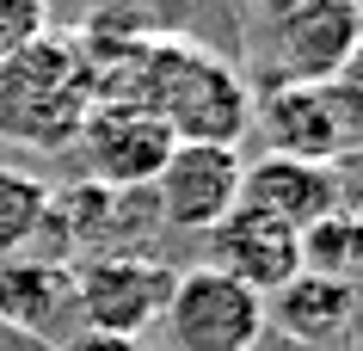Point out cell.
Returning a JSON list of instances; mask_svg holds the SVG:
<instances>
[{
  "label": "cell",
  "instance_id": "7",
  "mask_svg": "<svg viewBox=\"0 0 363 351\" xmlns=\"http://www.w3.org/2000/svg\"><path fill=\"white\" fill-rule=\"evenodd\" d=\"M240 179H247V160L240 148H203V142H179L160 167V179L148 185L160 222L179 234H210L222 228L240 204Z\"/></svg>",
  "mask_w": 363,
  "mask_h": 351
},
{
  "label": "cell",
  "instance_id": "6",
  "mask_svg": "<svg viewBox=\"0 0 363 351\" xmlns=\"http://www.w3.org/2000/svg\"><path fill=\"white\" fill-rule=\"evenodd\" d=\"M363 38V6L357 0H284L271 19V80L289 87H326L339 80Z\"/></svg>",
  "mask_w": 363,
  "mask_h": 351
},
{
  "label": "cell",
  "instance_id": "8",
  "mask_svg": "<svg viewBox=\"0 0 363 351\" xmlns=\"http://www.w3.org/2000/svg\"><path fill=\"white\" fill-rule=\"evenodd\" d=\"M216 272H228L234 284H247L252 296H277L284 284L302 277V234L277 222V216L252 210V204H234V216L222 228H210V259Z\"/></svg>",
  "mask_w": 363,
  "mask_h": 351
},
{
  "label": "cell",
  "instance_id": "4",
  "mask_svg": "<svg viewBox=\"0 0 363 351\" xmlns=\"http://www.w3.org/2000/svg\"><path fill=\"white\" fill-rule=\"evenodd\" d=\"M80 155H86V179L105 191H148L167 155L179 148L172 130L148 105H123V99H93V111L80 123Z\"/></svg>",
  "mask_w": 363,
  "mask_h": 351
},
{
  "label": "cell",
  "instance_id": "14",
  "mask_svg": "<svg viewBox=\"0 0 363 351\" xmlns=\"http://www.w3.org/2000/svg\"><path fill=\"white\" fill-rule=\"evenodd\" d=\"M339 99H345V111H351V123H357V136H363V38H357V50H351V62L339 68Z\"/></svg>",
  "mask_w": 363,
  "mask_h": 351
},
{
  "label": "cell",
  "instance_id": "1",
  "mask_svg": "<svg viewBox=\"0 0 363 351\" xmlns=\"http://www.w3.org/2000/svg\"><path fill=\"white\" fill-rule=\"evenodd\" d=\"M93 62L74 38H38L0 62V142H25L43 155H62L80 142V123L93 111Z\"/></svg>",
  "mask_w": 363,
  "mask_h": 351
},
{
  "label": "cell",
  "instance_id": "10",
  "mask_svg": "<svg viewBox=\"0 0 363 351\" xmlns=\"http://www.w3.org/2000/svg\"><path fill=\"white\" fill-rule=\"evenodd\" d=\"M265 327H277L289 345H302V351H326V345H339V339L357 333V290L302 272L296 284H284L265 302Z\"/></svg>",
  "mask_w": 363,
  "mask_h": 351
},
{
  "label": "cell",
  "instance_id": "5",
  "mask_svg": "<svg viewBox=\"0 0 363 351\" xmlns=\"http://www.w3.org/2000/svg\"><path fill=\"white\" fill-rule=\"evenodd\" d=\"M252 123L265 130L271 155L289 160H314V167H339L345 155H357L363 136L351 111H345L339 87H289V80H271L265 93L252 99Z\"/></svg>",
  "mask_w": 363,
  "mask_h": 351
},
{
  "label": "cell",
  "instance_id": "11",
  "mask_svg": "<svg viewBox=\"0 0 363 351\" xmlns=\"http://www.w3.org/2000/svg\"><path fill=\"white\" fill-rule=\"evenodd\" d=\"M302 272L333 284H363V210H333L314 228H302Z\"/></svg>",
  "mask_w": 363,
  "mask_h": 351
},
{
  "label": "cell",
  "instance_id": "13",
  "mask_svg": "<svg viewBox=\"0 0 363 351\" xmlns=\"http://www.w3.org/2000/svg\"><path fill=\"white\" fill-rule=\"evenodd\" d=\"M38 38H50V0H0V62Z\"/></svg>",
  "mask_w": 363,
  "mask_h": 351
},
{
  "label": "cell",
  "instance_id": "3",
  "mask_svg": "<svg viewBox=\"0 0 363 351\" xmlns=\"http://www.w3.org/2000/svg\"><path fill=\"white\" fill-rule=\"evenodd\" d=\"M172 265L148 253H105V259H80L68 277V302L86 321V333H117V339H142V333L167 314L172 296Z\"/></svg>",
  "mask_w": 363,
  "mask_h": 351
},
{
  "label": "cell",
  "instance_id": "12",
  "mask_svg": "<svg viewBox=\"0 0 363 351\" xmlns=\"http://www.w3.org/2000/svg\"><path fill=\"white\" fill-rule=\"evenodd\" d=\"M50 185L25 167H0V259H19L43 228Z\"/></svg>",
  "mask_w": 363,
  "mask_h": 351
},
{
  "label": "cell",
  "instance_id": "2",
  "mask_svg": "<svg viewBox=\"0 0 363 351\" xmlns=\"http://www.w3.org/2000/svg\"><path fill=\"white\" fill-rule=\"evenodd\" d=\"M167 339L172 351H259L265 339V296L234 284L216 265H185L167 296Z\"/></svg>",
  "mask_w": 363,
  "mask_h": 351
},
{
  "label": "cell",
  "instance_id": "9",
  "mask_svg": "<svg viewBox=\"0 0 363 351\" xmlns=\"http://www.w3.org/2000/svg\"><path fill=\"white\" fill-rule=\"evenodd\" d=\"M240 204L277 216L302 234L314 228L320 216L345 210V167H314V160H289V155H259L247 160V179H240Z\"/></svg>",
  "mask_w": 363,
  "mask_h": 351
},
{
  "label": "cell",
  "instance_id": "15",
  "mask_svg": "<svg viewBox=\"0 0 363 351\" xmlns=\"http://www.w3.org/2000/svg\"><path fill=\"white\" fill-rule=\"evenodd\" d=\"M68 351H148V339H117V333H80Z\"/></svg>",
  "mask_w": 363,
  "mask_h": 351
},
{
  "label": "cell",
  "instance_id": "16",
  "mask_svg": "<svg viewBox=\"0 0 363 351\" xmlns=\"http://www.w3.org/2000/svg\"><path fill=\"white\" fill-rule=\"evenodd\" d=\"M351 351H363V333H351Z\"/></svg>",
  "mask_w": 363,
  "mask_h": 351
}]
</instances>
